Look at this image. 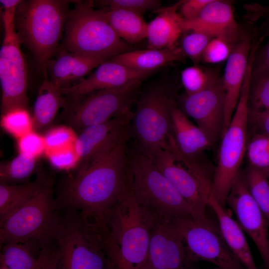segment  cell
I'll return each instance as SVG.
<instances>
[{"mask_svg": "<svg viewBox=\"0 0 269 269\" xmlns=\"http://www.w3.org/2000/svg\"><path fill=\"white\" fill-rule=\"evenodd\" d=\"M69 2L22 0L17 8L15 27L17 36L43 74L47 73L48 63L57 51L64 34Z\"/></svg>", "mask_w": 269, "mask_h": 269, "instance_id": "3957f363", "label": "cell"}, {"mask_svg": "<svg viewBox=\"0 0 269 269\" xmlns=\"http://www.w3.org/2000/svg\"><path fill=\"white\" fill-rule=\"evenodd\" d=\"M221 78L218 70L198 65L187 67L181 73V82L188 95L212 87Z\"/></svg>", "mask_w": 269, "mask_h": 269, "instance_id": "1f68e13d", "label": "cell"}, {"mask_svg": "<svg viewBox=\"0 0 269 269\" xmlns=\"http://www.w3.org/2000/svg\"><path fill=\"white\" fill-rule=\"evenodd\" d=\"M176 105L171 89L163 84L149 88L136 101L132 134L136 145L145 153L168 147L173 134L171 111Z\"/></svg>", "mask_w": 269, "mask_h": 269, "instance_id": "9c48e42d", "label": "cell"}, {"mask_svg": "<svg viewBox=\"0 0 269 269\" xmlns=\"http://www.w3.org/2000/svg\"><path fill=\"white\" fill-rule=\"evenodd\" d=\"M19 152L36 158L46 151L44 136L33 131L18 139Z\"/></svg>", "mask_w": 269, "mask_h": 269, "instance_id": "60d3db41", "label": "cell"}, {"mask_svg": "<svg viewBox=\"0 0 269 269\" xmlns=\"http://www.w3.org/2000/svg\"><path fill=\"white\" fill-rule=\"evenodd\" d=\"M108 269H119L117 267L114 266V267L109 266Z\"/></svg>", "mask_w": 269, "mask_h": 269, "instance_id": "c3c4849f", "label": "cell"}, {"mask_svg": "<svg viewBox=\"0 0 269 269\" xmlns=\"http://www.w3.org/2000/svg\"><path fill=\"white\" fill-rule=\"evenodd\" d=\"M74 145L63 149L46 151L45 153L50 164L59 170H69L77 167L79 160Z\"/></svg>", "mask_w": 269, "mask_h": 269, "instance_id": "ab89813d", "label": "cell"}, {"mask_svg": "<svg viewBox=\"0 0 269 269\" xmlns=\"http://www.w3.org/2000/svg\"><path fill=\"white\" fill-rule=\"evenodd\" d=\"M106 15L117 35L127 43H138L146 38L148 24L141 14L121 9H107Z\"/></svg>", "mask_w": 269, "mask_h": 269, "instance_id": "83f0119b", "label": "cell"}, {"mask_svg": "<svg viewBox=\"0 0 269 269\" xmlns=\"http://www.w3.org/2000/svg\"><path fill=\"white\" fill-rule=\"evenodd\" d=\"M1 128L9 134L19 139L32 131V118L27 109L18 108L10 110L1 115Z\"/></svg>", "mask_w": 269, "mask_h": 269, "instance_id": "836d02e7", "label": "cell"}, {"mask_svg": "<svg viewBox=\"0 0 269 269\" xmlns=\"http://www.w3.org/2000/svg\"><path fill=\"white\" fill-rule=\"evenodd\" d=\"M106 11L94 8L92 1H78L68 12L61 49L106 60L134 50L114 31Z\"/></svg>", "mask_w": 269, "mask_h": 269, "instance_id": "277c9868", "label": "cell"}, {"mask_svg": "<svg viewBox=\"0 0 269 269\" xmlns=\"http://www.w3.org/2000/svg\"><path fill=\"white\" fill-rule=\"evenodd\" d=\"M21 0H0L4 31L15 30V19L17 8Z\"/></svg>", "mask_w": 269, "mask_h": 269, "instance_id": "7bdbcfd3", "label": "cell"}, {"mask_svg": "<svg viewBox=\"0 0 269 269\" xmlns=\"http://www.w3.org/2000/svg\"><path fill=\"white\" fill-rule=\"evenodd\" d=\"M36 158L19 152L11 160L0 164V182L10 184L24 183L34 172Z\"/></svg>", "mask_w": 269, "mask_h": 269, "instance_id": "d6a6232c", "label": "cell"}, {"mask_svg": "<svg viewBox=\"0 0 269 269\" xmlns=\"http://www.w3.org/2000/svg\"><path fill=\"white\" fill-rule=\"evenodd\" d=\"M130 138L122 140L103 158L70 177L55 199V209L74 210L88 224L107 231V213L132 185Z\"/></svg>", "mask_w": 269, "mask_h": 269, "instance_id": "6da1fadb", "label": "cell"}, {"mask_svg": "<svg viewBox=\"0 0 269 269\" xmlns=\"http://www.w3.org/2000/svg\"><path fill=\"white\" fill-rule=\"evenodd\" d=\"M76 138L71 128L59 126L52 128L44 136L46 151L58 150L74 145Z\"/></svg>", "mask_w": 269, "mask_h": 269, "instance_id": "f35d334b", "label": "cell"}, {"mask_svg": "<svg viewBox=\"0 0 269 269\" xmlns=\"http://www.w3.org/2000/svg\"><path fill=\"white\" fill-rule=\"evenodd\" d=\"M193 263L172 220L158 219L151 232L144 269H191Z\"/></svg>", "mask_w": 269, "mask_h": 269, "instance_id": "2e32d148", "label": "cell"}, {"mask_svg": "<svg viewBox=\"0 0 269 269\" xmlns=\"http://www.w3.org/2000/svg\"><path fill=\"white\" fill-rule=\"evenodd\" d=\"M211 0H183L180 6L182 17L187 20H191L196 18Z\"/></svg>", "mask_w": 269, "mask_h": 269, "instance_id": "ee69618b", "label": "cell"}, {"mask_svg": "<svg viewBox=\"0 0 269 269\" xmlns=\"http://www.w3.org/2000/svg\"><path fill=\"white\" fill-rule=\"evenodd\" d=\"M132 188L138 203L160 218L192 217L190 205L160 171L150 157L136 145L128 149Z\"/></svg>", "mask_w": 269, "mask_h": 269, "instance_id": "52a82bcc", "label": "cell"}, {"mask_svg": "<svg viewBox=\"0 0 269 269\" xmlns=\"http://www.w3.org/2000/svg\"><path fill=\"white\" fill-rule=\"evenodd\" d=\"M183 113L191 117L213 145L222 137L225 97L222 78L212 87L184 97Z\"/></svg>", "mask_w": 269, "mask_h": 269, "instance_id": "e0dca14e", "label": "cell"}, {"mask_svg": "<svg viewBox=\"0 0 269 269\" xmlns=\"http://www.w3.org/2000/svg\"><path fill=\"white\" fill-rule=\"evenodd\" d=\"M248 109L269 111V67L258 61L254 62L251 73Z\"/></svg>", "mask_w": 269, "mask_h": 269, "instance_id": "f546056e", "label": "cell"}, {"mask_svg": "<svg viewBox=\"0 0 269 269\" xmlns=\"http://www.w3.org/2000/svg\"><path fill=\"white\" fill-rule=\"evenodd\" d=\"M186 56L178 45L162 49L147 48L132 50L110 58L112 60L137 70L153 72L176 61H182Z\"/></svg>", "mask_w": 269, "mask_h": 269, "instance_id": "d4e9b609", "label": "cell"}, {"mask_svg": "<svg viewBox=\"0 0 269 269\" xmlns=\"http://www.w3.org/2000/svg\"><path fill=\"white\" fill-rule=\"evenodd\" d=\"M0 269H9V268L6 267L5 266H4L3 265H0Z\"/></svg>", "mask_w": 269, "mask_h": 269, "instance_id": "7dc6e473", "label": "cell"}, {"mask_svg": "<svg viewBox=\"0 0 269 269\" xmlns=\"http://www.w3.org/2000/svg\"><path fill=\"white\" fill-rule=\"evenodd\" d=\"M133 114L129 108L107 122L82 130L74 145L79 160L76 173L99 161L122 140L132 136Z\"/></svg>", "mask_w": 269, "mask_h": 269, "instance_id": "4fadbf2b", "label": "cell"}, {"mask_svg": "<svg viewBox=\"0 0 269 269\" xmlns=\"http://www.w3.org/2000/svg\"><path fill=\"white\" fill-rule=\"evenodd\" d=\"M248 125L255 134L269 136V111L258 112L248 109Z\"/></svg>", "mask_w": 269, "mask_h": 269, "instance_id": "b9f144b4", "label": "cell"}, {"mask_svg": "<svg viewBox=\"0 0 269 269\" xmlns=\"http://www.w3.org/2000/svg\"><path fill=\"white\" fill-rule=\"evenodd\" d=\"M159 218L138 203L131 185L106 216L109 234L103 246L115 266L144 269L151 232Z\"/></svg>", "mask_w": 269, "mask_h": 269, "instance_id": "7a4b0ae2", "label": "cell"}, {"mask_svg": "<svg viewBox=\"0 0 269 269\" xmlns=\"http://www.w3.org/2000/svg\"><path fill=\"white\" fill-rule=\"evenodd\" d=\"M65 210L55 237L56 269H106V254L99 235L77 212Z\"/></svg>", "mask_w": 269, "mask_h": 269, "instance_id": "30bf717a", "label": "cell"}, {"mask_svg": "<svg viewBox=\"0 0 269 269\" xmlns=\"http://www.w3.org/2000/svg\"><path fill=\"white\" fill-rule=\"evenodd\" d=\"M246 150L249 165L269 173V136L255 134Z\"/></svg>", "mask_w": 269, "mask_h": 269, "instance_id": "e575fe53", "label": "cell"}, {"mask_svg": "<svg viewBox=\"0 0 269 269\" xmlns=\"http://www.w3.org/2000/svg\"><path fill=\"white\" fill-rule=\"evenodd\" d=\"M16 31L4 33L0 49L1 115L18 108L27 109V71Z\"/></svg>", "mask_w": 269, "mask_h": 269, "instance_id": "5bb4252c", "label": "cell"}, {"mask_svg": "<svg viewBox=\"0 0 269 269\" xmlns=\"http://www.w3.org/2000/svg\"><path fill=\"white\" fill-rule=\"evenodd\" d=\"M268 34L269 35V31ZM258 61L269 67V38L268 43L265 47L264 49L261 54L260 60Z\"/></svg>", "mask_w": 269, "mask_h": 269, "instance_id": "bcb514c9", "label": "cell"}, {"mask_svg": "<svg viewBox=\"0 0 269 269\" xmlns=\"http://www.w3.org/2000/svg\"><path fill=\"white\" fill-rule=\"evenodd\" d=\"M44 76L33 109V128L37 130L47 127L53 121L60 108L67 106L61 89L50 81L47 73Z\"/></svg>", "mask_w": 269, "mask_h": 269, "instance_id": "4316f807", "label": "cell"}, {"mask_svg": "<svg viewBox=\"0 0 269 269\" xmlns=\"http://www.w3.org/2000/svg\"><path fill=\"white\" fill-rule=\"evenodd\" d=\"M252 7V19L255 20L258 19L261 16L269 14V6H263L261 5H257L254 6H250Z\"/></svg>", "mask_w": 269, "mask_h": 269, "instance_id": "f6af8a7d", "label": "cell"}, {"mask_svg": "<svg viewBox=\"0 0 269 269\" xmlns=\"http://www.w3.org/2000/svg\"><path fill=\"white\" fill-rule=\"evenodd\" d=\"M191 31L184 36L181 47L186 56L197 63L201 60L204 50L214 37L200 31Z\"/></svg>", "mask_w": 269, "mask_h": 269, "instance_id": "d590c367", "label": "cell"}, {"mask_svg": "<svg viewBox=\"0 0 269 269\" xmlns=\"http://www.w3.org/2000/svg\"></svg>", "mask_w": 269, "mask_h": 269, "instance_id": "f907efd6", "label": "cell"}, {"mask_svg": "<svg viewBox=\"0 0 269 269\" xmlns=\"http://www.w3.org/2000/svg\"><path fill=\"white\" fill-rule=\"evenodd\" d=\"M242 173L249 192L269 225V172L249 165Z\"/></svg>", "mask_w": 269, "mask_h": 269, "instance_id": "4dcf8cb0", "label": "cell"}, {"mask_svg": "<svg viewBox=\"0 0 269 269\" xmlns=\"http://www.w3.org/2000/svg\"><path fill=\"white\" fill-rule=\"evenodd\" d=\"M182 1L156 10L157 15L147 24V48L162 49L177 45L183 31V18L177 12Z\"/></svg>", "mask_w": 269, "mask_h": 269, "instance_id": "603a6c76", "label": "cell"}, {"mask_svg": "<svg viewBox=\"0 0 269 269\" xmlns=\"http://www.w3.org/2000/svg\"><path fill=\"white\" fill-rule=\"evenodd\" d=\"M182 26L183 31H200L213 37H223L234 43L243 35L230 3L221 0H212L193 20L183 18Z\"/></svg>", "mask_w": 269, "mask_h": 269, "instance_id": "ffe728a7", "label": "cell"}, {"mask_svg": "<svg viewBox=\"0 0 269 269\" xmlns=\"http://www.w3.org/2000/svg\"><path fill=\"white\" fill-rule=\"evenodd\" d=\"M106 60L81 55L61 49L58 56L49 61L47 72L50 81L61 89L78 82Z\"/></svg>", "mask_w": 269, "mask_h": 269, "instance_id": "7402d4cb", "label": "cell"}, {"mask_svg": "<svg viewBox=\"0 0 269 269\" xmlns=\"http://www.w3.org/2000/svg\"><path fill=\"white\" fill-rule=\"evenodd\" d=\"M48 181L43 175L32 182L17 184L0 182V220L36 195Z\"/></svg>", "mask_w": 269, "mask_h": 269, "instance_id": "f1b7e54d", "label": "cell"}, {"mask_svg": "<svg viewBox=\"0 0 269 269\" xmlns=\"http://www.w3.org/2000/svg\"><path fill=\"white\" fill-rule=\"evenodd\" d=\"M221 269L219 268V269Z\"/></svg>", "mask_w": 269, "mask_h": 269, "instance_id": "681fc988", "label": "cell"}, {"mask_svg": "<svg viewBox=\"0 0 269 269\" xmlns=\"http://www.w3.org/2000/svg\"><path fill=\"white\" fill-rule=\"evenodd\" d=\"M235 43L221 37H213L204 50L201 60L209 64L227 60Z\"/></svg>", "mask_w": 269, "mask_h": 269, "instance_id": "74e56055", "label": "cell"}, {"mask_svg": "<svg viewBox=\"0 0 269 269\" xmlns=\"http://www.w3.org/2000/svg\"><path fill=\"white\" fill-rule=\"evenodd\" d=\"M152 73L137 70L109 59L100 64L87 78L69 87L61 89V91L65 97L74 101L95 91L143 80Z\"/></svg>", "mask_w": 269, "mask_h": 269, "instance_id": "ac0fdd59", "label": "cell"}, {"mask_svg": "<svg viewBox=\"0 0 269 269\" xmlns=\"http://www.w3.org/2000/svg\"><path fill=\"white\" fill-rule=\"evenodd\" d=\"M147 154L190 205L193 219L198 222L206 221L214 172L210 171L200 156L184 154L172 135L169 137L168 148H159Z\"/></svg>", "mask_w": 269, "mask_h": 269, "instance_id": "5b68a950", "label": "cell"}, {"mask_svg": "<svg viewBox=\"0 0 269 269\" xmlns=\"http://www.w3.org/2000/svg\"><path fill=\"white\" fill-rule=\"evenodd\" d=\"M60 219L48 180L36 195L0 220V248L8 243H31L42 249L52 247Z\"/></svg>", "mask_w": 269, "mask_h": 269, "instance_id": "8992f818", "label": "cell"}, {"mask_svg": "<svg viewBox=\"0 0 269 269\" xmlns=\"http://www.w3.org/2000/svg\"><path fill=\"white\" fill-rule=\"evenodd\" d=\"M253 63L249 64L240 97L226 131L222 136L218 162L214 169L212 195L224 208L239 174L247 150L248 101Z\"/></svg>", "mask_w": 269, "mask_h": 269, "instance_id": "ba28073f", "label": "cell"}, {"mask_svg": "<svg viewBox=\"0 0 269 269\" xmlns=\"http://www.w3.org/2000/svg\"><path fill=\"white\" fill-rule=\"evenodd\" d=\"M228 248L245 269H258L243 231L211 194L208 200Z\"/></svg>", "mask_w": 269, "mask_h": 269, "instance_id": "cb8c5ba5", "label": "cell"}, {"mask_svg": "<svg viewBox=\"0 0 269 269\" xmlns=\"http://www.w3.org/2000/svg\"><path fill=\"white\" fill-rule=\"evenodd\" d=\"M171 220L181 234L193 262L204 261L221 269H245L228 248L219 225L210 219L201 222L192 217Z\"/></svg>", "mask_w": 269, "mask_h": 269, "instance_id": "7c38bea8", "label": "cell"}, {"mask_svg": "<svg viewBox=\"0 0 269 269\" xmlns=\"http://www.w3.org/2000/svg\"><path fill=\"white\" fill-rule=\"evenodd\" d=\"M96 1L101 8L124 9L141 15L147 10H157L161 8L160 1L157 0H104Z\"/></svg>", "mask_w": 269, "mask_h": 269, "instance_id": "8d00e7d4", "label": "cell"}, {"mask_svg": "<svg viewBox=\"0 0 269 269\" xmlns=\"http://www.w3.org/2000/svg\"><path fill=\"white\" fill-rule=\"evenodd\" d=\"M252 42L249 35H243L235 43L227 60L224 76L222 77L225 97V120L222 135L230 125L240 97L249 63Z\"/></svg>", "mask_w": 269, "mask_h": 269, "instance_id": "d6986e66", "label": "cell"}, {"mask_svg": "<svg viewBox=\"0 0 269 269\" xmlns=\"http://www.w3.org/2000/svg\"><path fill=\"white\" fill-rule=\"evenodd\" d=\"M142 81L95 91L72 101V105L66 107L67 122L73 128L82 130L108 121L131 108Z\"/></svg>", "mask_w": 269, "mask_h": 269, "instance_id": "8fae6325", "label": "cell"}, {"mask_svg": "<svg viewBox=\"0 0 269 269\" xmlns=\"http://www.w3.org/2000/svg\"><path fill=\"white\" fill-rule=\"evenodd\" d=\"M0 265L10 269H56L58 256L55 248L42 250L31 243L3 245Z\"/></svg>", "mask_w": 269, "mask_h": 269, "instance_id": "44dd1931", "label": "cell"}, {"mask_svg": "<svg viewBox=\"0 0 269 269\" xmlns=\"http://www.w3.org/2000/svg\"><path fill=\"white\" fill-rule=\"evenodd\" d=\"M237 222L257 246L265 269H269V225L250 194L240 171L226 200Z\"/></svg>", "mask_w": 269, "mask_h": 269, "instance_id": "9a60e30c", "label": "cell"}, {"mask_svg": "<svg viewBox=\"0 0 269 269\" xmlns=\"http://www.w3.org/2000/svg\"><path fill=\"white\" fill-rule=\"evenodd\" d=\"M173 135L179 149L186 155L196 157L213 145L206 135L191 123L176 105L171 111Z\"/></svg>", "mask_w": 269, "mask_h": 269, "instance_id": "484cf974", "label": "cell"}]
</instances>
